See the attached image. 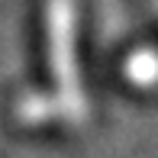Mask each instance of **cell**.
Segmentation results:
<instances>
[{"label": "cell", "instance_id": "obj_1", "mask_svg": "<svg viewBox=\"0 0 158 158\" xmlns=\"http://www.w3.org/2000/svg\"><path fill=\"white\" fill-rule=\"evenodd\" d=\"M155 6H158V0H155Z\"/></svg>", "mask_w": 158, "mask_h": 158}]
</instances>
